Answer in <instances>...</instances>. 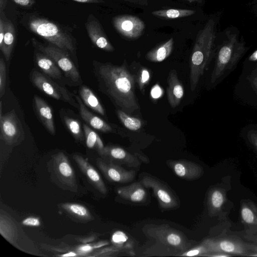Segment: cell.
Wrapping results in <instances>:
<instances>
[{"label": "cell", "instance_id": "cell-31", "mask_svg": "<svg viewBox=\"0 0 257 257\" xmlns=\"http://www.w3.org/2000/svg\"><path fill=\"white\" fill-rule=\"evenodd\" d=\"M83 128L87 148L95 150L97 153L103 150L105 146L98 134L86 124H83Z\"/></svg>", "mask_w": 257, "mask_h": 257}, {"label": "cell", "instance_id": "cell-32", "mask_svg": "<svg viewBox=\"0 0 257 257\" xmlns=\"http://www.w3.org/2000/svg\"><path fill=\"white\" fill-rule=\"evenodd\" d=\"M195 11L187 9H168L153 11L152 14L154 16L166 19H177L191 16Z\"/></svg>", "mask_w": 257, "mask_h": 257}, {"label": "cell", "instance_id": "cell-45", "mask_svg": "<svg viewBox=\"0 0 257 257\" xmlns=\"http://www.w3.org/2000/svg\"><path fill=\"white\" fill-rule=\"evenodd\" d=\"M16 4L24 7H30L35 3V0H12Z\"/></svg>", "mask_w": 257, "mask_h": 257}, {"label": "cell", "instance_id": "cell-6", "mask_svg": "<svg viewBox=\"0 0 257 257\" xmlns=\"http://www.w3.org/2000/svg\"><path fill=\"white\" fill-rule=\"evenodd\" d=\"M233 95L242 103L257 108V59L249 57L244 62Z\"/></svg>", "mask_w": 257, "mask_h": 257}, {"label": "cell", "instance_id": "cell-11", "mask_svg": "<svg viewBox=\"0 0 257 257\" xmlns=\"http://www.w3.org/2000/svg\"><path fill=\"white\" fill-rule=\"evenodd\" d=\"M1 139L9 146L19 145L25 139L22 123L14 109L0 116Z\"/></svg>", "mask_w": 257, "mask_h": 257}, {"label": "cell", "instance_id": "cell-49", "mask_svg": "<svg viewBox=\"0 0 257 257\" xmlns=\"http://www.w3.org/2000/svg\"><path fill=\"white\" fill-rule=\"evenodd\" d=\"M248 235L249 236L248 238L249 239H253L254 241L257 243V232L250 233Z\"/></svg>", "mask_w": 257, "mask_h": 257}, {"label": "cell", "instance_id": "cell-18", "mask_svg": "<svg viewBox=\"0 0 257 257\" xmlns=\"http://www.w3.org/2000/svg\"><path fill=\"white\" fill-rule=\"evenodd\" d=\"M73 158L88 181L100 193L106 194L107 188L100 175L89 162L80 155L75 154Z\"/></svg>", "mask_w": 257, "mask_h": 257}, {"label": "cell", "instance_id": "cell-1", "mask_svg": "<svg viewBox=\"0 0 257 257\" xmlns=\"http://www.w3.org/2000/svg\"><path fill=\"white\" fill-rule=\"evenodd\" d=\"M92 71L99 90L120 109L128 114L140 109L135 92L136 77L124 64L92 62Z\"/></svg>", "mask_w": 257, "mask_h": 257}, {"label": "cell", "instance_id": "cell-47", "mask_svg": "<svg viewBox=\"0 0 257 257\" xmlns=\"http://www.w3.org/2000/svg\"><path fill=\"white\" fill-rule=\"evenodd\" d=\"M81 3L100 4L104 2L103 0H72Z\"/></svg>", "mask_w": 257, "mask_h": 257}, {"label": "cell", "instance_id": "cell-48", "mask_svg": "<svg viewBox=\"0 0 257 257\" xmlns=\"http://www.w3.org/2000/svg\"><path fill=\"white\" fill-rule=\"evenodd\" d=\"M58 256L61 257H69V256H78V254L75 251H69L68 252H66L65 253H63L62 254H58L57 255Z\"/></svg>", "mask_w": 257, "mask_h": 257}, {"label": "cell", "instance_id": "cell-16", "mask_svg": "<svg viewBox=\"0 0 257 257\" xmlns=\"http://www.w3.org/2000/svg\"><path fill=\"white\" fill-rule=\"evenodd\" d=\"M85 26L91 42L98 48L105 51L112 52L114 48L105 35L98 20L90 14L85 23Z\"/></svg>", "mask_w": 257, "mask_h": 257}, {"label": "cell", "instance_id": "cell-3", "mask_svg": "<svg viewBox=\"0 0 257 257\" xmlns=\"http://www.w3.org/2000/svg\"><path fill=\"white\" fill-rule=\"evenodd\" d=\"M246 51L245 44L238 40L236 34L227 35L215 55L209 79L211 87L220 84L235 70Z\"/></svg>", "mask_w": 257, "mask_h": 257}, {"label": "cell", "instance_id": "cell-22", "mask_svg": "<svg viewBox=\"0 0 257 257\" xmlns=\"http://www.w3.org/2000/svg\"><path fill=\"white\" fill-rule=\"evenodd\" d=\"M145 188L140 182H136L128 185L118 187L117 193L121 198L130 201L143 202L146 200L147 197Z\"/></svg>", "mask_w": 257, "mask_h": 257}, {"label": "cell", "instance_id": "cell-29", "mask_svg": "<svg viewBox=\"0 0 257 257\" xmlns=\"http://www.w3.org/2000/svg\"><path fill=\"white\" fill-rule=\"evenodd\" d=\"M61 207L70 215L81 221H89L94 219L89 210L84 205L75 203H64Z\"/></svg>", "mask_w": 257, "mask_h": 257}, {"label": "cell", "instance_id": "cell-28", "mask_svg": "<svg viewBox=\"0 0 257 257\" xmlns=\"http://www.w3.org/2000/svg\"><path fill=\"white\" fill-rule=\"evenodd\" d=\"M5 33L3 47L0 49L6 60H10L16 39V31L13 23L9 21H4Z\"/></svg>", "mask_w": 257, "mask_h": 257}, {"label": "cell", "instance_id": "cell-50", "mask_svg": "<svg viewBox=\"0 0 257 257\" xmlns=\"http://www.w3.org/2000/svg\"><path fill=\"white\" fill-rule=\"evenodd\" d=\"M7 0H0V13L2 14L5 9Z\"/></svg>", "mask_w": 257, "mask_h": 257}, {"label": "cell", "instance_id": "cell-41", "mask_svg": "<svg viewBox=\"0 0 257 257\" xmlns=\"http://www.w3.org/2000/svg\"><path fill=\"white\" fill-rule=\"evenodd\" d=\"M95 249L93 243H83L77 246L74 249L79 256H88Z\"/></svg>", "mask_w": 257, "mask_h": 257}, {"label": "cell", "instance_id": "cell-24", "mask_svg": "<svg viewBox=\"0 0 257 257\" xmlns=\"http://www.w3.org/2000/svg\"><path fill=\"white\" fill-rule=\"evenodd\" d=\"M0 233L8 242L15 245L18 239L17 226L12 218L1 210Z\"/></svg>", "mask_w": 257, "mask_h": 257}, {"label": "cell", "instance_id": "cell-19", "mask_svg": "<svg viewBox=\"0 0 257 257\" xmlns=\"http://www.w3.org/2000/svg\"><path fill=\"white\" fill-rule=\"evenodd\" d=\"M167 83L168 100L170 106L175 108L180 104L184 93L183 85L179 79L175 69L170 70L167 77Z\"/></svg>", "mask_w": 257, "mask_h": 257}, {"label": "cell", "instance_id": "cell-12", "mask_svg": "<svg viewBox=\"0 0 257 257\" xmlns=\"http://www.w3.org/2000/svg\"><path fill=\"white\" fill-rule=\"evenodd\" d=\"M114 27L123 37L131 39L138 38L143 34L145 25L138 17L130 15H121L112 19Z\"/></svg>", "mask_w": 257, "mask_h": 257}, {"label": "cell", "instance_id": "cell-13", "mask_svg": "<svg viewBox=\"0 0 257 257\" xmlns=\"http://www.w3.org/2000/svg\"><path fill=\"white\" fill-rule=\"evenodd\" d=\"M98 154L104 161L115 164L133 168H138L141 165L137 157L118 146H105Z\"/></svg>", "mask_w": 257, "mask_h": 257}, {"label": "cell", "instance_id": "cell-52", "mask_svg": "<svg viewBox=\"0 0 257 257\" xmlns=\"http://www.w3.org/2000/svg\"><path fill=\"white\" fill-rule=\"evenodd\" d=\"M185 1H187L190 2H195V1H198L199 0H185Z\"/></svg>", "mask_w": 257, "mask_h": 257}, {"label": "cell", "instance_id": "cell-51", "mask_svg": "<svg viewBox=\"0 0 257 257\" xmlns=\"http://www.w3.org/2000/svg\"><path fill=\"white\" fill-rule=\"evenodd\" d=\"M249 58L253 59H257V51H255Z\"/></svg>", "mask_w": 257, "mask_h": 257}, {"label": "cell", "instance_id": "cell-35", "mask_svg": "<svg viewBox=\"0 0 257 257\" xmlns=\"http://www.w3.org/2000/svg\"><path fill=\"white\" fill-rule=\"evenodd\" d=\"M64 122L68 131L76 140L82 141L83 135L80 122L75 118L65 115L62 117Z\"/></svg>", "mask_w": 257, "mask_h": 257}, {"label": "cell", "instance_id": "cell-15", "mask_svg": "<svg viewBox=\"0 0 257 257\" xmlns=\"http://www.w3.org/2000/svg\"><path fill=\"white\" fill-rule=\"evenodd\" d=\"M53 167L56 177L61 183L70 188L75 187L74 171L65 154L59 152L53 156Z\"/></svg>", "mask_w": 257, "mask_h": 257}, {"label": "cell", "instance_id": "cell-10", "mask_svg": "<svg viewBox=\"0 0 257 257\" xmlns=\"http://www.w3.org/2000/svg\"><path fill=\"white\" fill-rule=\"evenodd\" d=\"M140 182L146 188L151 189L160 207L171 210L179 207L180 203L173 191L158 178L149 174L140 175Z\"/></svg>", "mask_w": 257, "mask_h": 257}, {"label": "cell", "instance_id": "cell-42", "mask_svg": "<svg viewBox=\"0 0 257 257\" xmlns=\"http://www.w3.org/2000/svg\"><path fill=\"white\" fill-rule=\"evenodd\" d=\"M22 223L27 226L38 227L41 225L40 219L34 216H30L24 219Z\"/></svg>", "mask_w": 257, "mask_h": 257}, {"label": "cell", "instance_id": "cell-14", "mask_svg": "<svg viewBox=\"0 0 257 257\" xmlns=\"http://www.w3.org/2000/svg\"><path fill=\"white\" fill-rule=\"evenodd\" d=\"M96 164L106 179L110 182L126 183L135 178L136 171L127 170L120 165L104 161L102 158L96 160Z\"/></svg>", "mask_w": 257, "mask_h": 257}, {"label": "cell", "instance_id": "cell-2", "mask_svg": "<svg viewBox=\"0 0 257 257\" xmlns=\"http://www.w3.org/2000/svg\"><path fill=\"white\" fill-rule=\"evenodd\" d=\"M215 22L210 20L196 39L190 61V89L194 91L214 56Z\"/></svg>", "mask_w": 257, "mask_h": 257}, {"label": "cell", "instance_id": "cell-37", "mask_svg": "<svg viewBox=\"0 0 257 257\" xmlns=\"http://www.w3.org/2000/svg\"><path fill=\"white\" fill-rule=\"evenodd\" d=\"M136 78L141 91L144 92L145 87L150 80V71L143 67L140 70Z\"/></svg>", "mask_w": 257, "mask_h": 257}, {"label": "cell", "instance_id": "cell-33", "mask_svg": "<svg viewBox=\"0 0 257 257\" xmlns=\"http://www.w3.org/2000/svg\"><path fill=\"white\" fill-rule=\"evenodd\" d=\"M240 135L257 152V123H249L243 126Z\"/></svg>", "mask_w": 257, "mask_h": 257}, {"label": "cell", "instance_id": "cell-5", "mask_svg": "<svg viewBox=\"0 0 257 257\" xmlns=\"http://www.w3.org/2000/svg\"><path fill=\"white\" fill-rule=\"evenodd\" d=\"M210 256H228L233 255L257 256V245L248 243L236 237L221 236L208 238L202 243Z\"/></svg>", "mask_w": 257, "mask_h": 257}, {"label": "cell", "instance_id": "cell-40", "mask_svg": "<svg viewBox=\"0 0 257 257\" xmlns=\"http://www.w3.org/2000/svg\"><path fill=\"white\" fill-rule=\"evenodd\" d=\"M7 80V69L6 63L2 58L0 59V97L5 94Z\"/></svg>", "mask_w": 257, "mask_h": 257}, {"label": "cell", "instance_id": "cell-43", "mask_svg": "<svg viewBox=\"0 0 257 257\" xmlns=\"http://www.w3.org/2000/svg\"><path fill=\"white\" fill-rule=\"evenodd\" d=\"M96 234H92L87 236L83 237H77L76 239L82 243H89L93 241H94L97 238Z\"/></svg>", "mask_w": 257, "mask_h": 257}, {"label": "cell", "instance_id": "cell-23", "mask_svg": "<svg viewBox=\"0 0 257 257\" xmlns=\"http://www.w3.org/2000/svg\"><path fill=\"white\" fill-rule=\"evenodd\" d=\"M35 60L38 67L47 76L56 79L62 78L59 67L49 56L43 53H36Z\"/></svg>", "mask_w": 257, "mask_h": 257}, {"label": "cell", "instance_id": "cell-38", "mask_svg": "<svg viewBox=\"0 0 257 257\" xmlns=\"http://www.w3.org/2000/svg\"><path fill=\"white\" fill-rule=\"evenodd\" d=\"M208 255V252L207 249L202 243L187 250L180 255V256H200Z\"/></svg>", "mask_w": 257, "mask_h": 257}, {"label": "cell", "instance_id": "cell-21", "mask_svg": "<svg viewBox=\"0 0 257 257\" xmlns=\"http://www.w3.org/2000/svg\"><path fill=\"white\" fill-rule=\"evenodd\" d=\"M34 104L36 114L40 121L49 132L55 134L53 114L51 107L41 97L34 96Z\"/></svg>", "mask_w": 257, "mask_h": 257}, {"label": "cell", "instance_id": "cell-34", "mask_svg": "<svg viewBox=\"0 0 257 257\" xmlns=\"http://www.w3.org/2000/svg\"><path fill=\"white\" fill-rule=\"evenodd\" d=\"M116 114L120 121L127 129L136 131L142 127V122L138 118L132 116L120 109L116 110Z\"/></svg>", "mask_w": 257, "mask_h": 257}, {"label": "cell", "instance_id": "cell-39", "mask_svg": "<svg viewBox=\"0 0 257 257\" xmlns=\"http://www.w3.org/2000/svg\"><path fill=\"white\" fill-rule=\"evenodd\" d=\"M128 250L119 248L114 245L98 249L94 254L90 256H111L115 253H118L120 252H126Z\"/></svg>", "mask_w": 257, "mask_h": 257}, {"label": "cell", "instance_id": "cell-27", "mask_svg": "<svg viewBox=\"0 0 257 257\" xmlns=\"http://www.w3.org/2000/svg\"><path fill=\"white\" fill-rule=\"evenodd\" d=\"M81 99L85 105L101 115H105V110L93 91L86 85L79 89Z\"/></svg>", "mask_w": 257, "mask_h": 257}, {"label": "cell", "instance_id": "cell-4", "mask_svg": "<svg viewBox=\"0 0 257 257\" xmlns=\"http://www.w3.org/2000/svg\"><path fill=\"white\" fill-rule=\"evenodd\" d=\"M27 28L33 33L45 39L54 46L75 55L74 38L56 23L36 15L29 16L26 22Z\"/></svg>", "mask_w": 257, "mask_h": 257}, {"label": "cell", "instance_id": "cell-20", "mask_svg": "<svg viewBox=\"0 0 257 257\" xmlns=\"http://www.w3.org/2000/svg\"><path fill=\"white\" fill-rule=\"evenodd\" d=\"M74 96L79 104V112L82 118L94 129L103 133H109L113 131L112 126L105 121L90 111L85 106L80 98L74 94Z\"/></svg>", "mask_w": 257, "mask_h": 257}, {"label": "cell", "instance_id": "cell-7", "mask_svg": "<svg viewBox=\"0 0 257 257\" xmlns=\"http://www.w3.org/2000/svg\"><path fill=\"white\" fill-rule=\"evenodd\" d=\"M143 232L148 237L155 239L162 245L175 250L179 256L191 246V243L185 235L168 224L147 225Z\"/></svg>", "mask_w": 257, "mask_h": 257}, {"label": "cell", "instance_id": "cell-46", "mask_svg": "<svg viewBox=\"0 0 257 257\" xmlns=\"http://www.w3.org/2000/svg\"><path fill=\"white\" fill-rule=\"evenodd\" d=\"M108 244H109V242L107 240H101L93 243L95 249H99Z\"/></svg>", "mask_w": 257, "mask_h": 257}, {"label": "cell", "instance_id": "cell-36", "mask_svg": "<svg viewBox=\"0 0 257 257\" xmlns=\"http://www.w3.org/2000/svg\"><path fill=\"white\" fill-rule=\"evenodd\" d=\"M111 241L113 245L126 250H131L133 246L127 235L119 230L113 233Z\"/></svg>", "mask_w": 257, "mask_h": 257}, {"label": "cell", "instance_id": "cell-8", "mask_svg": "<svg viewBox=\"0 0 257 257\" xmlns=\"http://www.w3.org/2000/svg\"><path fill=\"white\" fill-rule=\"evenodd\" d=\"M32 41L35 48L52 58L67 78L75 83L82 82L80 73L67 52L55 46H44L34 38Z\"/></svg>", "mask_w": 257, "mask_h": 257}, {"label": "cell", "instance_id": "cell-25", "mask_svg": "<svg viewBox=\"0 0 257 257\" xmlns=\"http://www.w3.org/2000/svg\"><path fill=\"white\" fill-rule=\"evenodd\" d=\"M225 199V192L223 189L214 187L209 190L207 197V206L210 216L217 215L224 204Z\"/></svg>", "mask_w": 257, "mask_h": 257}, {"label": "cell", "instance_id": "cell-26", "mask_svg": "<svg viewBox=\"0 0 257 257\" xmlns=\"http://www.w3.org/2000/svg\"><path fill=\"white\" fill-rule=\"evenodd\" d=\"M174 44L173 38L158 46L149 51L146 59L152 62H161L166 59L171 54Z\"/></svg>", "mask_w": 257, "mask_h": 257}, {"label": "cell", "instance_id": "cell-44", "mask_svg": "<svg viewBox=\"0 0 257 257\" xmlns=\"http://www.w3.org/2000/svg\"><path fill=\"white\" fill-rule=\"evenodd\" d=\"M5 33L4 20L1 16L0 18V49L3 47Z\"/></svg>", "mask_w": 257, "mask_h": 257}, {"label": "cell", "instance_id": "cell-17", "mask_svg": "<svg viewBox=\"0 0 257 257\" xmlns=\"http://www.w3.org/2000/svg\"><path fill=\"white\" fill-rule=\"evenodd\" d=\"M167 165L179 177L188 180L200 178L204 173L203 168L199 164L186 160H170Z\"/></svg>", "mask_w": 257, "mask_h": 257}, {"label": "cell", "instance_id": "cell-9", "mask_svg": "<svg viewBox=\"0 0 257 257\" xmlns=\"http://www.w3.org/2000/svg\"><path fill=\"white\" fill-rule=\"evenodd\" d=\"M30 79L37 88L48 96L55 99L69 103L78 109L79 104L77 101H75L74 94L44 74L33 70L30 74Z\"/></svg>", "mask_w": 257, "mask_h": 257}, {"label": "cell", "instance_id": "cell-30", "mask_svg": "<svg viewBox=\"0 0 257 257\" xmlns=\"http://www.w3.org/2000/svg\"><path fill=\"white\" fill-rule=\"evenodd\" d=\"M240 215L245 223L257 225V206L252 201L245 200L242 202Z\"/></svg>", "mask_w": 257, "mask_h": 257}]
</instances>
